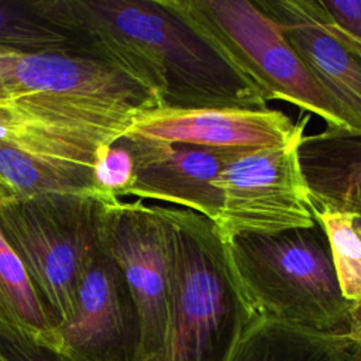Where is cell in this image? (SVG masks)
I'll use <instances>...</instances> for the list:
<instances>
[{
	"label": "cell",
	"mask_w": 361,
	"mask_h": 361,
	"mask_svg": "<svg viewBox=\"0 0 361 361\" xmlns=\"http://www.w3.org/2000/svg\"><path fill=\"white\" fill-rule=\"evenodd\" d=\"M80 52L126 72L165 109L265 110L262 92L165 0H30Z\"/></svg>",
	"instance_id": "obj_1"
},
{
	"label": "cell",
	"mask_w": 361,
	"mask_h": 361,
	"mask_svg": "<svg viewBox=\"0 0 361 361\" xmlns=\"http://www.w3.org/2000/svg\"><path fill=\"white\" fill-rule=\"evenodd\" d=\"M169 247L168 319L148 361H228L255 317L231 271L216 223L161 207Z\"/></svg>",
	"instance_id": "obj_2"
},
{
	"label": "cell",
	"mask_w": 361,
	"mask_h": 361,
	"mask_svg": "<svg viewBox=\"0 0 361 361\" xmlns=\"http://www.w3.org/2000/svg\"><path fill=\"white\" fill-rule=\"evenodd\" d=\"M221 238L254 316L327 336L350 333L354 306L343 296L330 241L319 219L310 227Z\"/></svg>",
	"instance_id": "obj_3"
},
{
	"label": "cell",
	"mask_w": 361,
	"mask_h": 361,
	"mask_svg": "<svg viewBox=\"0 0 361 361\" xmlns=\"http://www.w3.org/2000/svg\"><path fill=\"white\" fill-rule=\"evenodd\" d=\"M6 117L62 130L114 134L158 109L155 96L126 72L80 51L0 49Z\"/></svg>",
	"instance_id": "obj_4"
},
{
	"label": "cell",
	"mask_w": 361,
	"mask_h": 361,
	"mask_svg": "<svg viewBox=\"0 0 361 361\" xmlns=\"http://www.w3.org/2000/svg\"><path fill=\"white\" fill-rule=\"evenodd\" d=\"M102 192L0 199L1 233L59 326L69 322L83 274L100 248Z\"/></svg>",
	"instance_id": "obj_5"
},
{
	"label": "cell",
	"mask_w": 361,
	"mask_h": 361,
	"mask_svg": "<svg viewBox=\"0 0 361 361\" xmlns=\"http://www.w3.org/2000/svg\"><path fill=\"white\" fill-rule=\"evenodd\" d=\"M165 1L243 72L267 100L290 103L316 114L330 128L357 131L343 107L316 80L276 23L255 1Z\"/></svg>",
	"instance_id": "obj_6"
},
{
	"label": "cell",
	"mask_w": 361,
	"mask_h": 361,
	"mask_svg": "<svg viewBox=\"0 0 361 361\" xmlns=\"http://www.w3.org/2000/svg\"><path fill=\"white\" fill-rule=\"evenodd\" d=\"M309 114L298 133L283 145L241 148L226 164L217 188L223 207L216 223L221 235L235 233H278L310 227L317 221L298 161V142Z\"/></svg>",
	"instance_id": "obj_7"
},
{
	"label": "cell",
	"mask_w": 361,
	"mask_h": 361,
	"mask_svg": "<svg viewBox=\"0 0 361 361\" xmlns=\"http://www.w3.org/2000/svg\"><path fill=\"white\" fill-rule=\"evenodd\" d=\"M100 243L120 267L135 307L133 361H148L168 319L169 247L161 204L102 193Z\"/></svg>",
	"instance_id": "obj_8"
},
{
	"label": "cell",
	"mask_w": 361,
	"mask_h": 361,
	"mask_svg": "<svg viewBox=\"0 0 361 361\" xmlns=\"http://www.w3.org/2000/svg\"><path fill=\"white\" fill-rule=\"evenodd\" d=\"M121 138L131 151L134 173L120 199L133 196L165 202L217 223L223 195L216 183L226 164L241 148L169 144L130 135Z\"/></svg>",
	"instance_id": "obj_9"
},
{
	"label": "cell",
	"mask_w": 361,
	"mask_h": 361,
	"mask_svg": "<svg viewBox=\"0 0 361 361\" xmlns=\"http://www.w3.org/2000/svg\"><path fill=\"white\" fill-rule=\"evenodd\" d=\"M300 121L279 110L165 109L148 110L133 120L123 135L169 144L221 148L283 145L298 133Z\"/></svg>",
	"instance_id": "obj_10"
},
{
	"label": "cell",
	"mask_w": 361,
	"mask_h": 361,
	"mask_svg": "<svg viewBox=\"0 0 361 361\" xmlns=\"http://www.w3.org/2000/svg\"><path fill=\"white\" fill-rule=\"evenodd\" d=\"M316 80L336 99L361 133V55L336 38L313 0H258Z\"/></svg>",
	"instance_id": "obj_11"
},
{
	"label": "cell",
	"mask_w": 361,
	"mask_h": 361,
	"mask_svg": "<svg viewBox=\"0 0 361 361\" xmlns=\"http://www.w3.org/2000/svg\"><path fill=\"white\" fill-rule=\"evenodd\" d=\"M130 319L137 322L130 289L100 243L80 281L75 312L58 327L62 353L104 348L124 334Z\"/></svg>",
	"instance_id": "obj_12"
},
{
	"label": "cell",
	"mask_w": 361,
	"mask_h": 361,
	"mask_svg": "<svg viewBox=\"0 0 361 361\" xmlns=\"http://www.w3.org/2000/svg\"><path fill=\"white\" fill-rule=\"evenodd\" d=\"M298 161L316 212L361 216V133L330 128L303 134Z\"/></svg>",
	"instance_id": "obj_13"
},
{
	"label": "cell",
	"mask_w": 361,
	"mask_h": 361,
	"mask_svg": "<svg viewBox=\"0 0 361 361\" xmlns=\"http://www.w3.org/2000/svg\"><path fill=\"white\" fill-rule=\"evenodd\" d=\"M0 336L62 354L58 324L0 228Z\"/></svg>",
	"instance_id": "obj_14"
},
{
	"label": "cell",
	"mask_w": 361,
	"mask_h": 361,
	"mask_svg": "<svg viewBox=\"0 0 361 361\" xmlns=\"http://www.w3.org/2000/svg\"><path fill=\"white\" fill-rule=\"evenodd\" d=\"M228 361H336L333 337L254 317Z\"/></svg>",
	"instance_id": "obj_15"
},
{
	"label": "cell",
	"mask_w": 361,
	"mask_h": 361,
	"mask_svg": "<svg viewBox=\"0 0 361 361\" xmlns=\"http://www.w3.org/2000/svg\"><path fill=\"white\" fill-rule=\"evenodd\" d=\"M51 192H90L69 175L0 140V199Z\"/></svg>",
	"instance_id": "obj_16"
},
{
	"label": "cell",
	"mask_w": 361,
	"mask_h": 361,
	"mask_svg": "<svg viewBox=\"0 0 361 361\" xmlns=\"http://www.w3.org/2000/svg\"><path fill=\"white\" fill-rule=\"evenodd\" d=\"M326 228L343 296L354 306L351 330L361 327V238L354 231L350 214L316 212Z\"/></svg>",
	"instance_id": "obj_17"
},
{
	"label": "cell",
	"mask_w": 361,
	"mask_h": 361,
	"mask_svg": "<svg viewBox=\"0 0 361 361\" xmlns=\"http://www.w3.org/2000/svg\"><path fill=\"white\" fill-rule=\"evenodd\" d=\"M134 173V159L123 138L106 147L93 171V182L99 192L117 196L130 185Z\"/></svg>",
	"instance_id": "obj_18"
},
{
	"label": "cell",
	"mask_w": 361,
	"mask_h": 361,
	"mask_svg": "<svg viewBox=\"0 0 361 361\" xmlns=\"http://www.w3.org/2000/svg\"><path fill=\"white\" fill-rule=\"evenodd\" d=\"M313 4L327 30L361 55V1L313 0Z\"/></svg>",
	"instance_id": "obj_19"
},
{
	"label": "cell",
	"mask_w": 361,
	"mask_h": 361,
	"mask_svg": "<svg viewBox=\"0 0 361 361\" xmlns=\"http://www.w3.org/2000/svg\"><path fill=\"white\" fill-rule=\"evenodd\" d=\"M336 361H361V327L341 336H331Z\"/></svg>",
	"instance_id": "obj_20"
},
{
	"label": "cell",
	"mask_w": 361,
	"mask_h": 361,
	"mask_svg": "<svg viewBox=\"0 0 361 361\" xmlns=\"http://www.w3.org/2000/svg\"><path fill=\"white\" fill-rule=\"evenodd\" d=\"M350 221H351V226H353L354 231L361 238V216H351L350 214Z\"/></svg>",
	"instance_id": "obj_21"
},
{
	"label": "cell",
	"mask_w": 361,
	"mask_h": 361,
	"mask_svg": "<svg viewBox=\"0 0 361 361\" xmlns=\"http://www.w3.org/2000/svg\"><path fill=\"white\" fill-rule=\"evenodd\" d=\"M0 361H8V360H7V358H4V357L0 354Z\"/></svg>",
	"instance_id": "obj_22"
}]
</instances>
